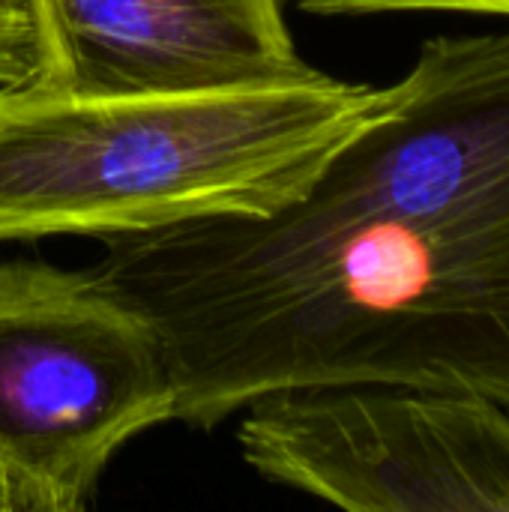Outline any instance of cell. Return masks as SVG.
Masks as SVG:
<instances>
[{
	"instance_id": "cell-1",
	"label": "cell",
	"mask_w": 509,
	"mask_h": 512,
	"mask_svg": "<svg viewBox=\"0 0 509 512\" xmlns=\"http://www.w3.org/2000/svg\"><path fill=\"white\" fill-rule=\"evenodd\" d=\"M174 360L177 420L414 387L509 405V33L426 39L303 195L105 246Z\"/></svg>"
},
{
	"instance_id": "cell-2",
	"label": "cell",
	"mask_w": 509,
	"mask_h": 512,
	"mask_svg": "<svg viewBox=\"0 0 509 512\" xmlns=\"http://www.w3.org/2000/svg\"><path fill=\"white\" fill-rule=\"evenodd\" d=\"M387 93L321 69L213 90L0 87V243L270 216L309 189Z\"/></svg>"
},
{
	"instance_id": "cell-3",
	"label": "cell",
	"mask_w": 509,
	"mask_h": 512,
	"mask_svg": "<svg viewBox=\"0 0 509 512\" xmlns=\"http://www.w3.org/2000/svg\"><path fill=\"white\" fill-rule=\"evenodd\" d=\"M177 399L159 324L96 267L0 261V512L90 510Z\"/></svg>"
},
{
	"instance_id": "cell-4",
	"label": "cell",
	"mask_w": 509,
	"mask_h": 512,
	"mask_svg": "<svg viewBox=\"0 0 509 512\" xmlns=\"http://www.w3.org/2000/svg\"><path fill=\"white\" fill-rule=\"evenodd\" d=\"M273 483L354 512H509V405L414 387H312L243 408Z\"/></svg>"
},
{
	"instance_id": "cell-5",
	"label": "cell",
	"mask_w": 509,
	"mask_h": 512,
	"mask_svg": "<svg viewBox=\"0 0 509 512\" xmlns=\"http://www.w3.org/2000/svg\"><path fill=\"white\" fill-rule=\"evenodd\" d=\"M45 75L69 93H159L312 75L282 0H36Z\"/></svg>"
},
{
	"instance_id": "cell-6",
	"label": "cell",
	"mask_w": 509,
	"mask_h": 512,
	"mask_svg": "<svg viewBox=\"0 0 509 512\" xmlns=\"http://www.w3.org/2000/svg\"><path fill=\"white\" fill-rule=\"evenodd\" d=\"M45 75V36L36 0H0V87H36Z\"/></svg>"
},
{
	"instance_id": "cell-7",
	"label": "cell",
	"mask_w": 509,
	"mask_h": 512,
	"mask_svg": "<svg viewBox=\"0 0 509 512\" xmlns=\"http://www.w3.org/2000/svg\"><path fill=\"white\" fill-rule=\"evenodd\" d=\"M312 15H390V12H444L509 18V0H294Z\"/></svg>"
}]
</instances>
